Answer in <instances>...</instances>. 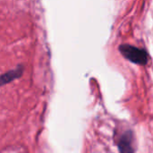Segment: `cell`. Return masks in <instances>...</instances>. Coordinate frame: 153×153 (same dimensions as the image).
I'll return each instance as SVG.
<instances>
[{"label": "cell", "instance_id": "2", "mask_svg": "<svg viewBox=\"0 0 153 153\" xmlns=\"http://www.w3.org/2000/svg\"><path fill=\"white\" fill-rule=\"evenodd\" d=\"M118 148L120 153H134V134L131 131L125 133L118 143Z\"/></svg>", "mask_w": 153, "mask_h": 153}, {"label": "cell", "instance_id": "1", "mask_svg": "<svg viewBox=\"0 0 153 153\" xmlns=\"http://www.w3.org/2000/svg\"><path fill=\"white\" fill-rule=\"evenodd\" d=\"M119 51L125 56L126 59L129 60L134 64L145 65L149 61L148 53L144 49L136 48L134 46L123 44L119 46Z\"/></svg>", "mask_w": 153, "mask_h": 153}, {"label": "cell", "instance_id": "3", "mask_svg": "<svg viewBox=\"0 0 153 153\" xmlns=\"http://www.w3.org/2000/svg\"><path fill=\"white\" fill-rule=\"evenodd\" d=\"M22 74V67L21 65L17 66L15 69L11 70L5 74H4L1 76V84L4 85L5 83H8L12 81H13L16 78H19Z\"/></svg>", "mask_w": 153, "mask_h": 153}]
</instances>
